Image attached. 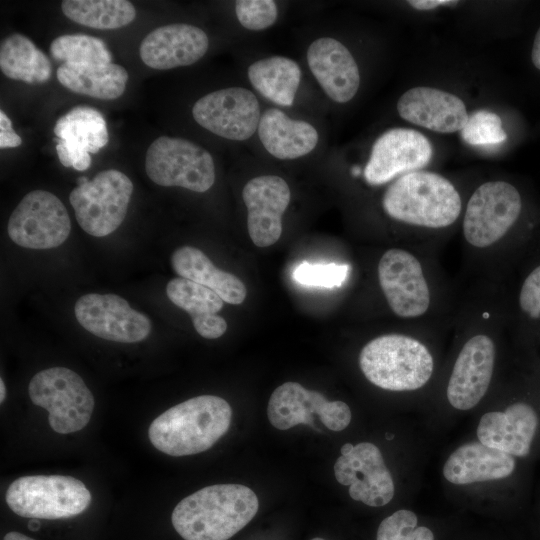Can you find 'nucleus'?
Listing matches in <instances>:
<instances>
[{"label": "nucleus", "instance_id": "nucleus-28", "mask_svg": "<svg viewBox=\"0 0 540 540\" xmlns=\"http://www.w3.org/2000/svg\"><path fill=\"white\" fill-rule=\"evenodd\" d=\"M127 70L114 63H63L57 69V79L67 89L102 100L119 98L128 81Z\"/></svg>", "mask_w": 540, "mask_h": 540}, {"label": "nucleus", "instance_id": "nucleus-41", "mask_svg": "<svg viewBox=\"0 0 540 540\" xmlns=\"http://www.w3.org/2000/svg\"><path fill=\"white\" fill-rule=\"evenodd\" d=\"M3 540H35L25 534H22V533H19V532H15V531H12V532H8Z\"/></svg>", "mask_w": 540, "mask_h": 540}, {"label": "nucleus", "instance_id": "nucleus-39", "mask_svg": "<svg viewBox=\"0 0 540 540\" xmlns=\"http://www.w3.org/2000/svg\"><path fill=\"white\" fill-rule=\"evenodd\" d=\"M454 0H410L408 4L416 10L429 11L440 6L456 5Z\"/></svg>", "mask_w": 540, "mask_h": 540}, {"label": "nucleus", "instance_id": "nucleus-17", "mask_svg": "<svg viewBox=\"0 0 540 540\" xmlns=\"http://www.w3.org/2000/svg\"><path fill=\"white\" fill-rule=\"evenodd\" d=\"M194 120L213 134L235 141L250 138L260 122V106L254 93L242 87L210 92L197 100Z\"/></svg>", "mask_w": 540, "mask_h": 540}, {"label": "nucleus", "instance_id": "nucleus-6", "mask_svg": "<svg viewBox=\"0 0 540 540\" xmlns=\"http://www.w3.org/2000/svg\"><path fill=\"white\" fill-rule=\"evenodd\" d=\"M232 409L214 395L181 402L156 417L149 426L151 444L170 456H186L211 448L229 429Z\"/></svg>", "mask_w": 540, "mask_h": 540}, {"label": "nucleus", "instance_id": "nucleus-42", "mask_svg": "<svg viewBox=\"0 0 540 540\" xmlns=\"http://www.w3.org/2000/svg\"><path fill=\"white\" fill-rule=\"evenodd\" d=\"M6 388L3 379H0V402L2 403L5 400Z\"/></svg>", "mask_w": 540, "mask_h": 540}, {"label": "nucleus", "instance_id": "nucleus-36", "mask_svg": "<svg viewBox=\"0 0 540 540\" xmlns=\"http://www.w3.org/2000/svg\"><path fill=\"white\" fill-rule=\"evenodd\" d=\"M239 23L246 29L261 31L277 20L278 8L273 0H239L235 3Z\"/></svg>", "mask_w": 540, "mask_h": 540}, {"label": "nucleus", "instance_id": "nucleus-16", "mask_svg": "<svg viewBox=\"0 0 540 540\" xmlns=\"http://www.w3.org/2000/svg\"><path fill=\"white\" fill-rule=\"evenodd\" d=\"M313 414L331 431H343L352 421L350 406L341 400L328 401L318 391L305 389L297 382H285L270 396L267 415L279 430L298 424H313Z\"/></svg>", "mask_w": 540, "mask_h": 540}, {"label": "nucleus", "instance_id": "nucleus-40", "mask_svg": "<svg viewBox=\"0 0 540 540\" xmlns=\"http://www.w3.org/2000/svg\"><path fill=\"white\" fill-rule=\"evenodd\" d=\"M531 60H532L533 65L538 70H540V27L534 38L532 52H531Z\"/></svg>", "mask_w": 540, "mask_h": 540}, {"label": "nucleus", "instance_id": "nucleus-13", "mask_svg": "<svg viewBox=\"0 0 540 540\" xmlns=\"http://www.w3.org/2000/svg\"><path fill=\"white\" fill-rule=\"evenodd\" d=\"M522 209L521 196L502 180L481 184L470 196L462 223L466 242L477 249L498 243L517 221Z\"/></svg>", "mask_w": 540, "mask_h": 540}, {"label": "nucleus", "instance_id": "nucleus-30", "mask_svg": "<svg viewBox=\"0 0 540 540\" xmlns=\"http://www.w3.org/2000/svg\"><path fill=\"white\" fill-rule=\"evenodd\" d=\"M0 69L10 79L35 84L49 80L52 66L48 57L29 38L12 34L1 43Z\"/></svg>", "mask_w": 540, "mask_h": 540}, {"label": "nucleus", "instance_id": "nucleus-3", "mask_svg": "<svg viewBox=\"0 0 540 540\" xmlns=\"http://www.w3.org/2000/svg\"><path fill=\"white\" fill-rule=\"evenodd\" d=\"M465 435L537 466L540 463V388L497 386L472 416Z\"/></svg>", "mask_w": 540, "mask_h": 540}, {"label": "nucleus", "instance_id": "nucleus-43", "mask_svg": "<svg viewBox=\"0 0 540 540\" xmlns=\"http://www.w3.org/2000/svg\"><path fill=\"white\" fill-rule=\"evenodd\" d=\"M533 497L536 498L535 506L537 507V509L540 512V485H539L537 490L535 489Z\"/></svg>", "mask_w": 540, "mask_h": 540}, {"label": "nucleus", "instance_id": "nucleus-25", "mask_svg": "<svg viewBox=\"0 0 540 540\" xmlns=\"http://www.w3.org/2000/svg\"><path fill=\"white\" fill-rule=\"evenodd\" d=\"M257 131L264 148L281 160L310 153L319 139L317 130L310 123L292 119L278 108L263 112Z\"/></svg>", "mask_w": 540, "mask_h": 540}, {"label": "nucleus", "instance_id": "nucleus-5", "mask_svg": "<svg viewBox=\"0 0 540 540\" xmlns=\"http://www.w3.org/2000/svg\"><path fill=\"white\" fill-rule=\"evenodd\" d=\"M256 494L240 484L204 487L183 498L171 521L184 540H228L256 515Z\"/></svg>", "mask_w": 540, "mask_h": 540}, {"label": "nucleus", "instance_id": "nucleus-33", "mask_svg": "<svg viewBox=\"0 0 540 540\" xmlns=\"http://www.w3.org/2000/svg\"><path fill=\"white\" fill-rule=\"evenodd\" d=\"M376 540H436V535L431 527L422 523L415 510L405 507L380 522Z\"/></svg>", "mask_w": 540, "mask_h": 540}, {"label": "nucleus", "instance_id": "nucleus-31", "mask_svg": "<svg viewBox=\"0 0 540 540\" xmlns=\"http://www.w3.org/2000/svg\"><path fill=\"white\" fill-rule=\"evenodd\" d=\"M61 10L68 19L100 30L119 29L136 17L135 7L126 0H64Z\"/></svg>", "mask_w": 540, "mask_h": 540}, {"label": "nucleus", "instance_id": "nucleus-34", "mask_svg": "<svg viewBox=\"0 0 540 540\" xmlns=\"http://www.w3.org/2000/svg\"><path fill=\"white\" fill-rule=\"evenodd\" d=\"M462 139L473 146L495 145L506 140L501 118L488 110H477L460 131Z\"/></svg>", "mask_w": 540, "mask_h": 540}, {"label": "nucleus", "instance_id": "nucleus-35", "mask_svg": "<svg viewBox=\"0 0 540 540\" xmlns=\"http://www.w3.org/2000/svg\"><path fill=\"white\" fill-rule=\"evenodd\" d=\"M347 272V265L304 261L294 269L292 276L295 282L304 286L333 288L343 283Z\"/></svg>", "mask_w": 540, "mask_h": 540}, {"label": "nucleus", "instance_id": "nucleus-26", "mask_svg": "<svg viewBox=\"0 0 540 540\" xmlns=\"http://www.w3.org/2000/svg\"><path fill=\"white\" fill-rule=\"evenodd\" d=\"M169 300L191 316L196 332L206 339L221 337L227 322L217 315L223 308V299L213 290L191 280L177 277L166 285Z\"/></svg>", "mask_w": 540, "mask_h": 540}, {"label": "nucleus", "instance_id": "nucleus-44", "mask_svg": "<svg viewBox=\"0 0 540 540\" xmlns=\"http://www.w3.org/2000/svg\"><path fill=\"white\" fill-rule=\"evenodd\" d=\"M311 540H324V539L319 538V537H316V538H313V539H311Z\"/></svg>", "mask_w": 540, "mask_h": 540}, {"label": "nucleus", "instance_id": "nucleus-4", "mask_svg": "<svg viewBox=\"0 0 540 540\" xmlns=\"http://www.w3.org/2000/svg\"><path fill=\"white\" fill-rule=\"evenodd\" d=\"M359 368L373 386L410 395L415 416L427 402L437 374V360L422 340L407 334L389 333L367 342L358 357Z\"/></svg>", "mask_w": 540, "mask_h": 540}, {"label": "nucleus", "instance_id": "nucleus-22", "mask_svg": "<svg viewBox=\"0 0 540 540\" xmlns=\"http://www.w3.org/2000/svg\"><path fill=\"white\" fill-rule=\"evenodd\" d=\"M209 39L199 27L175 23L158 27L141 42L139 53L150 68L168 70L189 66L207 52Z\"/></svg>", "mask_w": 540, "mask_h": 540}, {"label": "nucleus", "instance_id": "nucleus-12", "mask_svg": "<svg viewBox=\"0 0 540 540\" xmlns=\"http://www.w3.org/2000/svg\"><path fill=\"white\" fill-rule=\"evenodd\" d=\"M148 177L160 186L182 187L203 193L215 182L211 154L182 138L161 136L148 147L145 157Z\"/></svg>", "mask_w": 540, "mask_h": 540}, {"label": "nucleus", "instance_id": "nucleus-32", "mask_svg": "<svg viewBox=\"0 0 540 540\" xmlns=\"http://www.w3.org/2000/svg\"><path fill=\"white\" fill-rule=\"evenodd\" d=\"M50 54L58 61L73 64H109L111 52L100 38L85 34H67L55 38Z\"/></svg>", "mask_w": 540, "mask_h": 540}, {"label": "nucleus", "instance_id": "nucleus-24", "mask_svg": "<svg viewBox=\"0 0 540 540\" xmlns=\"http://www.w3.org/2000/svg\"><path fill=\"white\" fill-rule=\"evenodd\" d=\"M308 66L325 92L337 103L350 101L360 86L358 65L347 47L332 37L314 40L307 50Z\"/></svg>", "mask_w": 540, "mask_h": 540}, {"label": "nucleus", "instance_id": "nucleus-38", "mask_svg": "<svg viewBox=\"0 0 540 540\" xmlns=\"http://www.w3.org/2000/svg\"><path fill=\"white\" fill-rule=\"evenodd\" d=\"M22 143L21 137L13 130L9 117L0 111V148H15Z\"/></svg>", "mask_w": 540, "mask_h": 540}, {"label": "nucleus", "instance_id": "nucleus-15", "mask_svg": "<svg viewBox=\"0 0 540 540\" xmlns=\"http://www.w3.org/2000/svg\"><path fill=\"white\" fill-rule=\"evenodd\" d=\"M378 281L391 311L404 319L424 316L431 305V291L420 260L410 251L391 248L383 253Z\"/></svg>", "mask_w": 540, "mask_h": 540}, {"label": "nucleus", "instance_id": "nucleus-37", "mask_svg": "<svg viewBox=\"0 0 540 540\" xmlns=\"http://www.w3.org/2000/svg\"><path fill=\"white\" fill-rule=\"evenodd\" d=\"M520 309L532 319L540 318V265L525 278L519 292Z\"/></svg>", "mask_w": 540, "mask_h": 540}, {"label": "nucleus", "instance_id": "nucleus-18", "mask_svg": "<svg viewBox=\"0 0 540 540\" xmlns=\"http://www.w3.org/2000/svg\"><path fill=\"white\" fill-rule=\"evenodd\" d=\"M74 312L84 329L109 341L137 343L151 331L149 317L116 294H85L76 301Z\"/></svg>", "mask_w": 540, "mask_h": 540}, {"label": "nucleus", "instance_id": "nucleus-2", "mask_svg": "<svg viewBox=\"0 0 540 540\" xmlns=\"http://www.w3.org/2000/svg\"><path fill=\"white\" fill-rule=\"evenodd\" d=\"M497 367L498 348L491 335L478 332L461 344L442 387L431 393L416 415L435 440L487 401L497 387Z\"/></svg>", "mask_w": 540, "mask_h": 540}, {"label": "nucleus", "instance_id": "nucleus-7", "mask_svg": "<svg viewBox=\"0 0 540 540\" xmlns=\"http://www.w3.org/2000/svg\"><path fill=\"white\" fill-rule=\"evenodd\" d=\"M382 208L387 216L400 223L442 229L457 221L462 200L448 179L419 170L391 182L383 194Z\"/></svg>", "mask_w": 540, "mask_h": 540}, {"label": "nucleus", "instance_id": "nucleus-10", "mask_svg": "<svg viewBox=\"0 0 540 540\" xmlns=\"http://www.w3.org/2000/svg\"><path fill=\"white\" fill-rule=\"evenodd\" d=\"M31 401L48 411L50 427L69 434L83 429L91 419L94 397L84 380L66 367L36 373L28 385Z\"/></svg>", "mask_w": 540, "mask_h": 540}, {"label": "nucleus", "instance_id": "nucleus-29", "mask_svg": "<svg viewBox=\"0 0 540 540\" xmlns=\"http://www.w3.org/2000/svg\"><path fill=\"white\" fill-rule=\"evenodd\" d=\"M251 85L263 97L280 106L293 104L301 80L299 65L284 56L252 63L247 71Z\"/></svg>", "mask_w": 540, "mask_h": 540}, {"label": "nucleus", "instance_id": "nucleus-21", "mask_svg": "<svg viewBox=\"0 0 540 540\" xmlns=\"http://www.w3.org/2000/svg\"><path fill=\"white\" fill-rule=\"evenodd\" d=\"M54 134L59 161L78 171L88 169L90 153H97L109 140L103 115L87 106L74 107L60 117L55 123Z\"/></svg>", "mask_w": 540, "mask_h": 540}, {"label": "nucleus", "instance_id": "nucleus-19", "mask_svg": "<svg viewBox=\"0 0 540 540\" xmlns=\"http://www.w3.org/2000/svg\"><path fill=\"white\" fill-rule=\"evenodd\" d=\"M432 155L430 141L419 131L410 128L389 129L372 146L363 172L365 181L371 186L394 181L427 166Z\"/></svg>", "mask_w": 540, "mask_h": 540}, {"label": "nucleus", "instance_id": "nucleus-8", "mask_svg": "<svg viewBox=\"0 0 540 540\" xmlns=\"http://www.w3.org/2000/svg\"><path fill=\"white\" fill-rule=\"evenodd\" d=\"M340 453L333 467L334 476L339 484L348 487L352 500L371 508H381L400 496L401 488L413 496L400 485L401 478L395 475L382 449L374 442H347L341 446Z\"/></svg>", "mask_w": 540, "mask_h": 540}, {"label": "nucleus", "instance_id": "nucleus-23", "mask_svg": "<svg viewBox=\"0 0 540 540\" xmlns=\"http://www.w3.org/2000/svg\"><path fill=\"white\" fill-rule=\"evenodd\" d=\"M397 111L407 122L438 133L461 131L469 117L461 98L426 86L404 92L397 102Z\"/></svg>", "mask_w": 540, "mask_h": 540}, {"label": "nucleus", "instance_id": "nucleus-1", "mask_svg": "<svg viewBox=\"0 0 540 540\" xmlns=\"http://www.w3.org/2000/svg\"><path fill=\"white\" fill-rule=\"evenodd\" d=\"M536 465L464 435L443 453L444 496L467 506L520 508L535 491Z\"/></svg>", "mask_w": 540, "mask_h": 540}, {"label": "nucleus", "instance_id": "nucleus-9", "mask_svg": "<svg viewBox=\"0 0 540 540\" xmlns=\"http://www.w3.org/2000/svg\"><path fill=\"white\" fill-rule=\"evenodd\" d=\"M5 500L21 517L54 520L84 512L91 503V493L71 476L30 475L10 484Z\"/></svg>", "mask_w": 540, "mask_h": 540}, {"label": "nucleus", "instance_id": "nucleus-11", "mask_svg": "<svg viewBox=\"0 0 540 540\" xmlns=\"http://www.w3.org/2000/svg\"><path fill=\"white\" fill-rule=\"evenodd\" d=\"M133 193V184L123 172L109 169L92 180L78 178V186L70 195L80 227L89 235L104 237L123 222Z\"/></svg>", "mask_w": 540, "mask_h": 540}, {"label": "nucleus", "instance_id": "nucleus-20", "mask_svg": "<svg viewBox=\"0 0 540 540\" xmlns=\"http://www.w3.org/2000/svg\"><path fill=\"white\" fill-rule=\"evenodd\" d=\"M242 198L252 242L258 247L275 244L282 234V216L291 199L287 182L277 175L255 177L244 186Z\"/></svg>", "mask_w": 540, "mask_h": 540}, {"label": "nucleus", "instance_id": "nucleus-27", "mask_svg": "<svg viewBox=\"0 0 540 540\" xmlns=\"http://www.w3.org/2000/svg\"><path fill=\"white\" fill-rule=\"evenodd\" d=\"M171 266L179 277L210 288L229 304L239 305L247 296V289L237 276L215 267L198 248L179 247L171 255Z\"/></svg>", "mask_w": 540, "mask_h": 540}, {"label": "nucleus", "instance_id": "nucleus-14", "mask_svg": "<svg viewBox=\"0 0 540 540\" xmlns=\"http://www.w3.org/2000/svg\"><path fill=\"white\" fill-rule=\"evenodd\" d=\"M7 231L17 245L29 249H50L66 241L71 221L60 199L45 190L26 194L10 215Z\"/></svg>", "mask_w": 540, "mask_h": 540}]
</instances>
